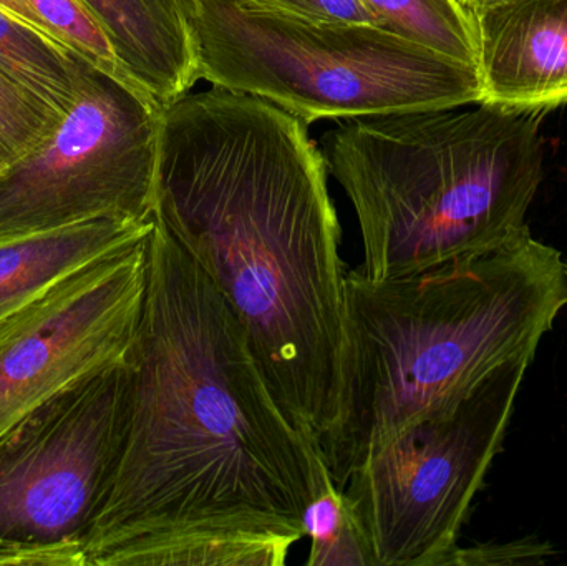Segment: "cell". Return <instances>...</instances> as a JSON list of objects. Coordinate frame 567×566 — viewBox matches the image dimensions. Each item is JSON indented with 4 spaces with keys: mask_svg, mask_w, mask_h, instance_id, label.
Returning a JSON list of instances; mask_svg holds the SVG:
<instances>
[{
    "mask_svg": "<svg viewBox=\"0 0 567 566\" xmlns=\"http://www.w3.org/2000/svg\"><path fill=\"white\" fill-rule=\"evenodd\" d=\"M565 266H566V272H567V261H565Z\"/></svg>",
    "mask_w": 567,
    "mask_h": 566,
    "instance_id": "23",
    "label": "cell"
},
{
    "mask_svg": "<svg viewBox=\"0 0 567 566\" xmlns=\"http://www.w3.org/2000/svg\"><path fill=\"white\" fill-rule=\"evenodd\" d=\"M472 17L480 103L535 113L567 105V0H506Z\"/></svg>",
    "mask_w": 567,
    "mask_h": 566,
    "instance_id": "10",
    "label": "cell"
},
{
    "mask_svg": "<svg viewBox=\"0 0 567 566\" xmlns=\"http://www.w3.org/2000/svg\"><path fill=\"white\" fill-rule=\"evenodd\" d=\"M86 63L0 9V66L62 116L75 102Z\"/></svg>",
    "mask_w": 567,
    "mask_h": 566,
    "instance_id": "13",
    "label": "cell"
},
{
    "mask_svg": "<svg viewBox=\"0 0 567 566\" xmlns=\"http://www.w3.org/2000/svg\"><path fill=\"white\" fill-rule=\"evenodd\" d=\"M458 2L460 6L468 10L470 13H476L480 12V10L496 6V3L506 2V0H458Z\"/></svg>",
    "mask_w": 567,
    "mask_h": 566,
    "instance_id": "21",
    "label": "cell"
},
{
    "mask_svg": "<svg viewBox=\"0 0 567 566\" xmlns=\"http://www.w3.org/2000/svg\"><path fill=\"white\" fill-rule=\"evenodd\" d=\"M102 23L120 62L159 105L199 80L188 20L175 0H82Z\"/></svg>",
    "mask_w": 567,
    "mask_h": 566,
    "instance_id": "11",
    "label": "cell"
},
{
    "mask_svg": "<svg viewBox=\"0 0 567 566\" xmlns=\"http://www.w3.org/2000/svg\"><path fill=\"white\" fill-rule=\"evenodd\" d=\"M535 354L502 362L462 399L406 425L353 469L343 494L373 566H449Z\"/></svg>",
    "mask_w": 567,
    "mask_h": 566,
    "instance_id": "6",
    "label": "cell"
},
{
    "mask_svg": "<svg viewBox=\"0 0 567 566\" xmlns=\"http://www.w3.org/2000/svg\"><path fill=\"white\" fill-rule=\"evenodd\" d=\"M62 115L0 66V169L35 148Z\"/></svg>",
    "mask_w": 567,
    "mask_h": 566,
    "instance_id": "17",
    "label": "cell"
},
{
    "mask_svg": "<svg viewBox=\"0 0 567 566\" xmlns=\"http://www.w3.org/2000/svg\"><path fill=\"white\" fill-rule=\"evenodd\" d=\"M130 388L126 358L0 434V566H85L128 428Z\"/></svg>",
    "mask_w": 567,
    "mask_h": 566,
    "instance_id": "7",
    "label": "cell"
},
{
    "mask_svg": "<svg viewBox=\"0 0 567 566\" xmlns=\"http://www.w3.org/2000/svg\"><path fill=\"white\" fill-rule=\"evenodd\" d=\"M307 123L213 86L163 106L155 218L241 322L272 398L320 455L339 424L347 268Z\"/></svg>",
    "mask_w": 567,
    "mask_h": 566,
    "instance_id": "2",
    "label": "cell"
},
{
    "mask_svg": "<svg viewBox=\"0 0 567 566\" xmlns=\"http://www.w3.org/2000/svg\"><path fill=\"white\" fill-rule=\"evenodd\" d=\"M30 3L66 49L92 63L95 69L142 89L126 72L102 23L82 0H30Z\"/></svg>",
    "mask_w": 567,
    "mask_h": 566,
    "instance_id": "16",
    "label": "cell"
},
{
    "mask_svg": "<svg viewBox=\"0 0 567 566\" xmlns=\"http://www.w3.org/2000/svg\"><path fill=\"white\" fill-rule=\"evenodd\" d=\"M555 548L536 538L456 547L449 566L545 565L555 557Z\"/></svg>",
    "mask_w": 567,
    "mask_h": 566,
    "instance_id": "18",
    "label": "cell"
},
{
    "mask_svg": "<svg viewBox=\"0 0 567 566\" xmlns=\"http://www.w3.org/2000/svg\"><path fill=\"white\" fill-rule=\"evenodd\" d=\"M163 105L86 63L69 112L0 169V241L90 219L155 218Z\"/></svg>",
    "mask_w": 567,
    "mask_h": 566,
    "instance_id": "8",
    "label": "cell"
},
{
    "mask_svg": "<svg viewBox=\"0 0 567 566\" xmlns=\"http://www.w3.org/2000/svg\"><path fill=\"white\" fill-rule=\"evenodd\" d=\"M150 222L99 218L0 241V319L100 256L152 235Z\"/></svg>",
    "mask_w": 567,
    "mask_h": 566,
    "instance_id": "12",
    "label": "cell"
},
{
    "mask_svg": "<svg viewBox=\"0 0 567 566\" xmlns=\"http://www.w3.org/2000/svg\"><path fill=\"white\" fill-rule=\"evenodd\" d=\"M148 238L93 259L0 319V434L83 375L128 358Z\"/></svg>",
    "mask_w": 567,
    "mask_h": 566,
    "instance_id": "9",
    "label": "cell"
},
{
    "mask_svg": "<svg viewBox=\"0 0 567 566\" xmlns=\"http://www.w3.org/2000/svg\"><path fill=\"white\" fill-rule=\"evenodd\" d=\"M566 306L561 253L528 225L415 275L377 281L347 272L342 405L322 455L336 487L396 432L536 351Z\"/></svg>",
    "mask_w": 567,
    "mask_h": 566,
    "instance_id": "3",
    "label": "cell"
},
{
    "mask_svg": "<svg viewBox=\"0 0 567 566\" xmlns=\"http://www.w3.org/2000/svg\"><path fill=\"white\" fill-rule=\"evenodd\" d=\"M380 29L476 66L478 42L472 13L458 0H360Z\"/></svg>",
    "mask_w": 567,
    "mask_h": 566,
    "instance_id": "14",
    "label": "cell"
},
{
    "mask_svg": "<svg viewBox=\"0 0 567 566\" xmlns=\"http://www.w3.org/2000/svg\"><path fill=\"white\" fill-rule=\"evenodd\" d=\"M175 2L178 3L179 9L185 13V17H188L189 10H192L193 2H195V0H175Z\"/></svg>",
    "mask_w": 567,
    "mask_h": 566,
    "instance_id": "22",
    "label": "cell"
},
{
    "mask_svg": "<svg viewBox=\"0 0 567 566\" xmlns=\"http://www.w3.org/2000/svg\"><path fill=\"white\" fill-rule=\"evenodd\" d=\"M261 9L313 22L370 23L375 25L369 10L360 0H246Z\"/></svg>",
    "mask_w": 567,
    "mask_h": 566,
    "instance_id": "19",
    "label": "cell"
},
{
    "mask_svg": "<svg viewBox=\"0 0 567 566\" xmlns=\"http://www.w3.org/2000/svg\"><path fill=\"white\" fill-rule=\"evenodd\" d=\"M303 537L310 541L307 566H373L362 531L330 474L307 505Z\"/></svg>",
    "mask_w": 567,
    "mask_h": 566,
    "instance_id": "15",
    "label": "cell"
},
{
    "mask_svg": "<svg viewBox=\"0 0 567 566\" xmlns=\"http://www.w3.org/2000/svg\"><path fill=\"white\" fill-rule=\"evenodd\" d=\"M186 20L199 80L307 125L482 102L476 66L370 23L313 22L246 0H195Z\"/></svg>",
    "mask_w": 567,
    "mask_h": 566,
    "instance_id": "5",
    "label": "cell"
},
{
    "mask_svg": "<svg viewBox=\"0 0 567 566\" xmlns=\"http://www.w3.org/2000/svg\"><path fill=\"white\" fill-rule=\"evenodd\" d=\"M543 113L486 103L340 120L322 136L369 279L415 275L526 226L545 172Z\"/></svg>",
    "mask_w": 567,
    "mask_h": 566,
    "instance_id": "4",
    "label": "cell"
},
{
    "mask_svg": "<svg viewBox=\"0 0 567 566\" xmlns=\"http://www.w3.org/2000/svg\"><path fill=\"white\" fill-rule=\"evenodd\" d=\"M0 9H2L3 12L10 13V16L17 17V19L22 20L23 23L32 27V29L39 30L40 33L49 37V39L53 40V42L63 45V43L60 42L55 35H53V32L49 29V25L43 22L42 17H40L39 13H37V10L33 9L30 0H0Z\"/></svg>",
    "mask_w": 567,
    "mask_h": 566,
    "instance_id": "20",
    "label": "cell"
},
{
    "mask_svg": "<svg viewBox=\"0 0 567 566\" xmlns=\"http://www.w3.org/2000/svg\"><path fill=\"white\" fill-rule=\"evenodd\" d=\"M128 359V428L85 566H136L198 535L302 541L326 462L272 398L235 312L156 218Z\"/></svg>",
    "mask_w": 567,
    "mask_h": 566,
    "instance_id": "1",
    "label": "cell"
}]
</instances>
